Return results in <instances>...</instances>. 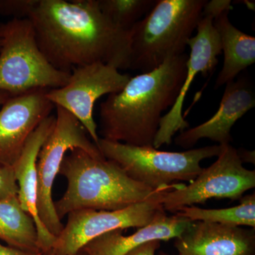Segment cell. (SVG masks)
I'll use <instances>...</instances> for the list:
<instances>
[{
	"label": "cell",
	"instance_id": "obj_1",
	"mask_svg": "<svg viewBox=\"0 0 255 255\" xmlns=\"http://www.w3.org/2000/svg\"><path fill=\"white\" fill-rule=\"evenodd\" d=\"M28 18L40 50L60 71L96 63L130 68V30L111 22L97 0H39Z\"/></svg>",
	"mask_w": 255,
	"mask_h": 255
},
{
	"label": "cell",
	"instance_id": "obj_2",
	"mask_svg": "<svg viewBox=\"0 0 255 255\" xmlns=\"http://www.w3.org/2000/svg\"><path fill=\"white\" fill-rule=\"evenodd\" d=\"M189 55L169 58L140 73L122 91L109 95L100 107V137L134 146H152L162 113L177 100ZM98 132V133H99Z\"/></svg>",
	"mask_w": 255,
	"mask_h": 255
},
{
	"label": "cell",
	"instance_id": "obj_3",
	"mask_svg": "<svg viewBox=\"0 0 255 255\" xmlns=\"http://www.w3.org/2000/svg\"><path fill=\"white\" fill-rule=\"evenodd\" d=\"M59 174L68 182L65 194L54 202L60 220L78 210L126 209L174 184L152 189L129 177L115 162L105 157H94L79 148L65 155Z\"/></svg>",
	"mask_w": 255,
	"mask_h": 255
},
{
	"label": "cell",
	"instance_id": "obj_4",
	"mask_svg": "<svg viewBox=\"0 0 255 255\" xmlns=\"http://www.w3.org/2000/svg\"><path fill=\"white\" fill-rule=\"evenodd\" d=\"M206 0H157L130 29V70L148 73L184 54Z\"/></svg>",
	"mask_w": 255,
	"mask_h": 255
},
{
	"label": "cell",
	"instance_id": "obj_5",
	"mask_svg": "<svg viewBox=\"0 0 255 255\" xmlns=\"http://www.w3.org/2000/svg\"><path fill=\"white\" fill-rule=\"evenodd\" d=\"M97 147L108 160L118 164L129 177L153 189L176 182H192L202 171L201 161L219 156L221 145L184 152L159 150L152 146H134L100 137Z\"/></svg>",
	"mask_w": 255,
	"mask_h": 255
},
{
	"label": "cell",
	"instance_id": "obj_6",
	"mask_svg": "<svg viewBox=\"0 0 255 255\" xmlns=\"http://www.w3.org/2000/svg\"><path fill=\"white\" fill-rule=\"evenodd\" d=\"M0 91L14 97L68 83L70 73L52 66L40 50L29 18L0 23Z\"/></svg>",
	"mask_w": 255,
	"mask_h": 255
},
{
	"label": "cell",
	"instance_id": "obj_7",
	"mask_svg": "<svg viewBox=\"0 0 255 255\" xmlns=\"http://www.w3.org/2000/svg\"><path fill=\"white\" fill-rule=\"evenodd\" d=\"M179 184L157 191L149 199L116 211L82 209L68 215L63 231L55 238L52 251L58 255H75L87 243L111 231L148 226L166 214L163 208L166 191Z\"/></svg>",
	"mask_w": 255,
	"mask_h": 255
},
{
	"label": "cell",
	"instance_id": "obj_8",
	"mask_svg": "<svg viewBox=\"0 0 255 255\" xmlns=\"http://www.w3.org/2000/svg\"><path fill=\"white\" fill-rule=\"evenodd\" d=\"M55 108L54 128L42 146L36 167L38 216L43 226L56 238L63 231L64 225L55 211L53 187L64 157L75 148L86 151L94 157H104L89 139L86 130L78 119L59 106H55Z\"/></svg>",
	"mask_w": 255,
	"mask_h": 255
},
{
	"label": "cell",
	"instance_id": "obj_9",
	"mask_svg": "<svg viewBox=\"0 0 255 255\" xmlns=\"http://www.w3.org/2000/svg\"><path fill=\"white\" fill-rule=\"evenodd\" d=\"M218 159L189 185L181 183L176 189L166 191L164 211L177 213L183 208L204 204L211 199L241 200L245 193L255 187V171L243 166L237 150L231 144L221 145Z\"/></svg>",
	"mask_w": 255,
	"mask_h": 255
},
{
	"label": "cell",
	"instance_id": "obj_10",
	"mask_svg": "<svg viewBox=\"0 0 255 255\" xmlns=\"http://www.w3.org/2000/svg\"><path fill=\"white\" fill-rule=\"evenodd\" d=\"M131 78L112 65L96 63L74 68L68 83L48 90L46 96L53 105L65 109L81 123L96 145L100 140L94 119L96 102L102 96L118 93Z\"/></svg>",
	"mask_w": 255,
	"mask_h": 255
},
{
	"label": "cell",
	"instance_id": "obj_11",
	"mask_svg": "<svg viewBox=\"0 0 255 255\" xmlns=\"http://www.w3.org/2000/svg\"><path fill=\"white\" fill-rule=\"evenodd\" d=\"M196 36L188 42L191 50L187 61V71L180 91L174 105L162 117L153 142V147L159 149L169 145L178 131L189 128V124L183 116V106L189 88L199 73L206 77L214 72L218 64L217 57L222 52L221 39L214 26V19L202 16L196 28Z\"/></svg>",
	"mask_w": 255,
	"mask_h": 255
},
{
	"label": "cell",
	"instance_id": "obj_12",
	"mask_svg": "<svg viewBox=\"0 0 255 255\" xmlns=\"http://www.w3.org/2000/svg\"><path fill=\"white\" fill-rule=\"evenodd\" d=\"M48 89L10 97L0 110V164L14 167L32 132L54 109Z\"/></svg>",
	"mask_w": 255,
	"mask_h": 255
},
{
	"label": "cell",
	"instance_id": "obj_13",
	"mask_svg": "<svg viewBox=\"0 0 255 255\" xmlns=\"http://www.w3.org/2000/svg\"><path fill=\"white\" fill-rule=\"evenodd\" d=\"M219 110L209 120L197 127L180 132L175 143L190 149L201 139L209 138L219 145L233 141L231 129L236 122L255 106V92L253 83L242 76L226 85Z\"/></svg>",
	"mask_w": 255,
	"mask_h": 255
},
{
	"label": "cell",
	"instance_id": "obj_14",
	"mask_svg": "<svg viewBox=\"0 0 255 255\" xmlns=\"http://www.w3.org/2000/svg\"><path fill=\"white\" fill-rule=\"evenodd\" d=\"M174 247L179 255H255V230L194 221Z\"/></svg>",
	"mask_w": 255,
	"mask_h": 255
},
{
	"label": "cell",
	"instance_id": "obj_15",
	"mask_svg": "<svg viewBox=\"0 0 255 255\" xmlns=\"http://www.w3.org/2000/svg\"><path fill=\"white\" fill-rule=\"evenodd\" d=\"M55 120V115H50L32 132L13 167L18 187L20 204L34 221L38 246L41 252L50 250L56 238L43 226L38 216L37 159L42 146L54 128Z\"/></svg>",
	"mask_w": 255,
	"mask_h": 255
},
{
	"label": "cell",
	"instance_id": "obj_16",
	"mask_svg": "<svg viewBox=\"0 0 255 255\" xmlns=\"http://www.w3.org/2000/svg\"><path fill=\"white\" fill-rule=\"evenodd\" d=\"M193 221L179 215L160 216L130 236L123 230L111 231L87 243L81 251L87 255H126L137 247L152 241H168L180 236Z\"/></svg>",
	"mask_w": 255,
	"mask_h": 255
},
{
	"label": "cell",
	"instance_id": "obj_17",
	"mask_svg": "<svg viewBox=\"0 0 255 255\" xmlns=\"http://www.w3.org/2000/svg\"><path fill=\"white\" fill-rule=\"evenodd\" d=\"M225 12L214 19L224 55L223 65L215 89L234 81L238 75L255 62V38L236 28Z\"/></svg>",
	"mask_w": 255,
	"mask_h": 255
},
{
	"label": "cell",
	"instance_id": "obj_18",
	"mask_svg": "<svg viewBox=\"0 0 255 255\" xmlns=\"http://www.w3.org/2000/svg\"><path fill=\"white\" fill-rule=\"evenodd\" d=\"M0 240L16 249L42 253L36 224L23 209L18 196L0 200Z\"/></svg>",
	"mask_w": 255,
	"mask_h": 255
},
{
	"label": "cell",
	"instance_id": "obj_19",
	"mask_svg": "<svg viewBox=\"0 0 255 255\" xmlns=\"http://www.w3.org/2000/svg\"><path fill=\"white\" fill-rule=\"evenodd\" d=\"M238 205L226 209H204L195 206L183 208L175 214L189 221L214 223L226 226L255 228V194L243 196Z\"/></svg>",
	"mask_w": 255,
	"mask_h": 255
},
{
	"label": "cell",
	"instance_id": "obj_20",
	"mask_svg": "<svg viewBox=\"0 0 255 255\" xmlns=\"http://www.w3.org/2000/svg\"><path fill=\"white\" fill-rule=\"evenodd\" d=\"M102 14L121 29L129 31L155 6L157 0H97Z\"/></svg>",
	"mask_w": 255,
	"mask_h": 255
},
{
	"label": "cell",
	"instance_id": "obj_21",
	"mask_svg": "<svg viewBox=\"0 0 255 255\" xmlns=\"http://www.w3.org/2000/svg\"><path fill=\"white\" fill-rule=\"evenodd\" d=\"M39 0H0V15L12 19L28 18Z\"/></svg>",
	"mask_w": 255,
	"mask_h": 255
},
{
	"label": "cell",
	"instance_id": "obj_22",
	"mask_svg": "<svg viewBox=\"0 0 255 255\" xmlns=\"http://www.w3.org/2000/svg\"><path fill=\"white\" fill-rule=\"evenodd\" d=\"M18 193L14 168L0 164V200L17 196Z\"/></svg>",
	"mask_w": 255,
	"mask_h": 255
},
{
	"label": "cell",
	"instance_id": "obj_23",
	"mask_svg": "<svg viewBox=\"0 0 255 255\" xmlns=\"http://www.w3.org/2000/svg\"><path fill=\"white\" fill-rule=\"evenodd\" d=\"M231 4L230 0L206 1L203 8L202 16H209L214 19L223 13L229 12Z\"/></svg>",
	"mask_w": 255,
	"mask_h": 255
},
{
	"label": "cell",
	"instance_id": "obj_24",
	"mask_svg": "<svg viewBox=\"0 0 255 255\" xmlns=\"http://www.w3.org/2000/svg\"><path fill=\"white\" fill-rule=\"evenodd\" d=\"M160 244L161 241H159L147 242L126 255H155L156 251L159 249Z\"/></svg>",
	"mask_w": 255,
	"mask_h": 255
},
{
	"label": "cell",
	"instance_id": "obj_25",
	"mask_svg": "<svg viewBox=\"0 0 255 255\" xmlns=\"http://www.w3.org/2000/svg\"><path fill=\"white\" fill-rule=\"evenodd\" d=\"M42 253H33L21 251L0 243V255H41Z\"/></svg>",
	"mask_w": 255,
	"mask_h": 255
},
{
	"label": "cell",
	"instance_id": "obj_26",
	"mask_svg": "<svg viewBox=\"0 0 255 255\" xmlns=\"http://www.w3.org/2000/svg\"><path fill=\"white\" fill-rule=\"evenodd\" d=\"M238 157L243 163L255 164V150H248L244 148H239L237 150Z\"/></svg>",
	"mask_w": 255,
	"mask_h": 255
},
{
	"label": "cell",
	"instance_id": "obj_27",
	"mask_svg": "<svg viewBox=\"0 0 255 255\" xmlns=\"http://www.w3.org/2000/svg\"><path fill=\"white\" fill-rule=\"evenodd\" d=\"M10 97L9 94L6 92L0 91V106L4 105L5 102Z\"/></svg>",
	"mask_w": 255,
	"mask_h": 255
},
{
	"label": "cell",
	"instance_id": "obj_28",
	"mask_svg": "<svg viewBox=\"0 0 255 255\" xmlns=\"http://www.w3.org/2000/svg\"><path fill=\"white\" fill-rule=\"evenodd\" d=\"M41 255H58L55 254V253H53V251H51V250H48V251L42 252ZM75 255H87L85 254V253H84L83 251H80V252H78L77 254H75Z\"/></svg>",
	"mask_w": 255,
	"mask_h": 255
},
{
	"label": "cell",
	"instance_id": "obj_29",
	"mask_svg": "<svg viewBox=\"0 0 255 255\" xmlns=\"http://www.w3.org/2000/svg\"><path fill=\"white\" fill-rule=\"evenodd\" d=\"M159 255H171L167 254V253H163V252H162V253H159Z\"/></svg>",
	"mask_w": 255,
	"mask_h": 255
},
{
	"label": "cell",
	"instance_id": "obj_30",
	"mask_svg": "<svg viewBox=\"0 0 255 255\" xmlns=\"http://www.w3.org/2000/svg\"><path fill=\"white\" fill-rule=\"evenodd\" d=\"M0 48H1V41H0Z\"/></svg>",
	"mask_w": 255,
	"mask_h": 255
}]
</instances>
